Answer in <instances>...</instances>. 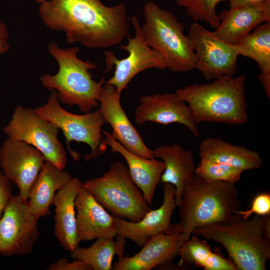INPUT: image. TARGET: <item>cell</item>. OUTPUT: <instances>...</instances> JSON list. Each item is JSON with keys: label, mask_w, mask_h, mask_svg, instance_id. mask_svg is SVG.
Here are the masks:
<instances>
[{"label": "cell", "mask_w": 270, "mask_h": 270, "mask_svg": "<svg viewBox=\"0 0 270 270\" xmlns=\"http://www.w3.org/2000/svg\"><path fill=\"white\" fill-rule=\"evenodd\" d=\"M265 0H228L230 8L250 6L259 4Z\"/></svg>", "instance_id": "obj_34"}, {"label": "cell", "mask_w": 270, "mask_h": 270, "mask_svg": "<svg viewBox=\"0 0 270 270\" xmlns=\"http://www.w3.org/2000/svg\"><path fill=\"white\" fill-rule=\"evenodd\" d=\"M144 22L141 26L146 42L158 52L166 68L183 72L196 68V58L192 42L184 33V26L170 11L150 1L144 6Z\"/></svg>", "instance_id": "obj_6"}, {"label": "cell", "mask_w": 270, "mask_h": 270, "mask_svg": "<svg viewBox=\"0 0 270 270\" xmlns=\"http://www.w3.org/2000/svg\"><path fill=\"white\" fill-rule=\"evenodd\" d=\"M245 81L244 74L224 76L211 83L186 86L176 93L188 104L196 124L202 122L243 124L248 120Z\"/></svg>", "instance_id": "obj_2"}, {"label": "cell", "mask_w": 270, "mask_h": 270, "mask_svg": "<svg viewBox=\"0 0 270 270\" xmlns=\"http://www.w3.org/2000/svg\"><path fill=\"white\" fill-rule=\"evenodd\" d=\"M34 110L62 132L68 150L74 160H79L80 155L71 149L72 141L86 144L90 147V152L84 156L85 162L96 158L106 151L108 145L102 131L106 122L99 109L82 114L70 112L60 106L57 92L53 90L46 102Z\"/></svg>", "instance_id": "obj_8"}, {"label": "cell", "mask_w": 270, "mask_h": 270, "mask_svg": "<svg viewBox=\"0 0 270 270\" xmlns=\"http://www.w3.org/2000/svg\"><path fill=\"white\" fill-rule=\"evenodd\" d=\"M262 218H244L234 214L228 220L195 228L192 234L212 240L226 250L239 270H265L270 258V240L261 232Z\"/></svg>", "instance_id": "obj_5"}, {"label": "cell", "mask_w": 270, "mask_h": 270, "mask_svg": "<svg viewBox=\"0 0 270 270\" xmlns=\"http://www.w3.org/2000/svg\"><path fill=\"white\" fill-rule=\"evenodd\" d=\"M82 187L113 216L120 218L136 222L150 210L128 168L121 162H112L102 176L82 182Z\"/></svg>", "instance_id": "obj_7"}, {"label": "cell", "mask_w": 270, "mask_h": 270, "mask_svg": "<svg viewBox=\"0 0 270 270\" xmlns=\"http://www.w3.org/2000/svg\"><path fill=\"white\" fill-rule=\"evenodd\" d=\"M188 36L192 42L196 55V68L206 80L234 76L240 56L234 44L222 40L214 32L198 22L190 25Z\"/></svg>", "instance_id": "obj_12"}, {"label": "cell", "mask_w": 270, "mask_h": 270, "mask_svg": "<svg viewBox=\"0 0 270 270\" xmlns=\"http://www.w3.org/2000/svg\"><path fill=\"white\" fill-rule=\"evenodd\" d=\"M243 171L236 168L201 159L195 174L207 182H224L235 184L240 178Z\"/></svg>", "instance_id": "obj_28"}, {"label": "cell", "mask_w": 270, "mask_h": 270, "mask_svg": "<svg viewBox=\"0 0 270 270\" xmlns=\"http://www.w3.org/2000/svg\"><path fill=\"white\" fill-rule=\"evenodd\" d=\"M260 226L262 235L265 238L270 240V214L262 218Z\"/></svg>", "instance_id": "obj_35"}, {"label": "cell", "mask_w": 270, "mask_h": 270, "mask_svg": "<svg viewBox=\"0 0 270 270\" xmlns=\"http://www.w3.org/2000/svg\"><path fill=\"white\" fill-rule=\"evenodd\" d=\"M134 112L138 124L152 122L163 125L177 123L186 126L194 136L200 135L198 124L186 103L176 93L144 95Z\"/></svg>", "instance_id": "obj_15"}, {"label": "cell", "mask_w": 270, "mask_h": 270, "mask_svg": "<svg viewBox=\"0 0 270 270\" xmlns=\"http://www.w3.org/2000/svg\"><path fill=\"white\" fill-rule=\"evenodd\" d=\"M102 134L112 152H118L124 158L131 178L142 191L148 204L151 205L156 186L165 168L164 162L134 154L114 140L111 134L106 131L102 132Z\"/></svg>", "instance_id": "obj_21"}, {"label": "cell", "mask_w": 270, "mask_h": 270, "mask_svg": "<svg viewBox=\"0 0 270 270\" xmlns=\"http://www.w3.org/2000/svg\"><path fill=\"white\" fill-rule=\"evenodd\" d=\"M48 270H90V266L84 262L74 260L68 262L66 258H62L58 260L52 264L47 268Z\"/></svg>", "instance_id": "obj_31"}, {"label": "cell", "mask_w": 270, "mask_h": 270, "mask_svg": "<svg viewBox=\"0 0 270 270\" xmlns=\"http://www.w3.org/2000/svg\"><path fill=\"white\" fill-rule=\"evenodd\" d=\"M234 214L244 218H248L254 214L263 216L270 214V194L268 192L259 193L254 198L249 209L239 210Z\"/></svg>", "instance_id": "obj_30"}, {"label": "cell", "mask_w": 270, "mask_h": 270, "mask_svg": "<svg viewBox=\"0 0 270 270\" xmlns=\"http://www.w3.org/2000/svg\"><path fill=\"white\" fill-rule=\"evenodd\" d=\"M82 186V182L76 177L58 190L54 197V234L60 245L70 252L79 246L76 220L75 200Z\"/></svg>", "instance_id": "obj_20"}, {"label": "cell", "mask_w": 270, "mask_h": 270, "mask_svg": "<svg viewBox=\"0 0 270 270\" xmlns=\"http://www.w3.org/2000/svg\"><path fill=\"white\" fill-rule=\"evenodd\" d=\"M77 234L79 241L116 236L115 216L111 215L84 187L76 200Z\"/></svg>", "instance_id": "obj_18"}, {"label": "cell", "mask_w": 270, "mask_h": 270, "mask_svg": "<svg viewBox=\"0 0 270 270\" xmlns=\"http://www.w3.org/2000/svg\"><path fill=\"white\" fill-rule=\"evenodd\" d=\"M10 49L8 34L6 25L0 20V55Z\"/></svg>", "instance_id": "obj_33"}, {"label": "cell", "mask_w": 270, "mask_h": 270, "mask_svg": "<svg viewBox=\"0 0 270 270\" xmlns=\"http://www.w3.org/2000/svg\"><path fill=\"white\" fill-rule=\"evenodd\" d=\"M130 21L134 29V36L130 37L128 35V42L120 46L122 50L127 52L128 56L118 59L113 52H104L105 72H108L114 66L115 68L113 76L106 81V84L114 86L120 94L140 72L151 68L161 70L166 68L161 55L146 42L137 16H132Z\"/></svg>", "instance_id": "obj_10"}, {"label": "cell", "mask_w": 270, "mask_h": 270, "mask_svg": "<svg viewBox=\"0 0 270 270\" xmlns=\"http://www.w3.org/2000/svg\"><path fill=\"white\" fill-rule=\"evenodd\" d=\"M34 0L37 3L40 4L42 2H43L45 0Z\"/></svg>", "instance_id": "obj_36"}, {"label": "cell", "mask_w": 270, "mask_h": 270, "mask_svg": "<svg viewBox=\"0 0 270 270\" xmlns=\"http://www.w3.org/2000/svg\"><path fill=\"white\" fill-rule=\"evenodd\" d=\"M176 207L180 222L172 224V232L192 235L197 228L228 220L242 205L235 184L207 182L194 174L185 184Z\"/></svg>", "instance_id": "obj_3"}, {"label": "cell", "mask_w": 270, "mask_h": 270, "mask_svg": "<svg viewBox=\"0 0 270 270\" xmlns=\"http://www.w3.org/2000/svg\"><path fill=\"white\" fill-rule=\"evenodd\" d=\"M120 94L114 86L106 84L99 100L98 109L106 123L112 128V137L134 154L146 158H155L153 150L145 144L123 110Z\"/></svg>", "instance_id": "obj_14"}, {"label": "cell", "mask_w": 270, "mask_h": 270, "mask_svg": "<svg viewBox=\"0 0 270 270\" xmlns=\"http://www.w3.org/2000/svg\"><path fill=\"white\" fill-rule=\"evenodd\" d=\"M38 12L50 30L63 31L68 44L80 42L85 47L108 48L128 36L126 8L112 6L100 0H45Z\"/></svg>", "instance_id": "obj_1"}, {"label": "cell", "mask_w": 270, "mask_h": 270, "mask_svg": "<svg viewBox=\"0 0 270 270\" xmlns=\"http://www.w3.org/2000/svg\"><path fill=\"white\" fill-rule=\"evenodd\" d=\"M176 190L174 185L164 183L162 205L151 210L139 221L132 222L115 216L116 236L130 240L142 247L151 237L160 233H170L171 218L176 208Z\"/></svg>", "instance_id": "obj_17"}, {"label": "cell", "mask_w": 270, "mask_h": 270, "mask_svg": "<svg viewBox=\"0 0 270 270\" xmlns=\"http://www.w3.org/2000/svg\"><path fill=\"white\" fill-rule=\"evenodd\" d=\"M240 55L256 62L258 78L270 98V22H264L234 44Z\"/></svg>", "instance_id": "obj_25"}, {"label": "cell", "mask_w": 270, "mask_h": 270, "mask_svg": "<svg viewBox=\"0 0 270 270\" xmlns=\"http://www.w3.org/2000/svg\"><path fill=\"white\" fill-rule=\"evenodd\" d=\"M214 32L222 40L235 44L263 22H270V0L254 6L224 10Z\"/></svg>", "instance_id": "obj_19"}, {"label": "cell", "mask_w": 270, "mask_h": 270, "mask_svg": "<svg viewBox=\"0 0 270 270\" xmlns=\"http://www.w3.org/2000/svg\"><path fill=\"white\" fill-rule=\"evenodd\" d=\"M200 159L228 165L242 171L260 168L263 160L258 152L231 144L221 138H206L200 143Z\"/></svg>", "instance_id": "obj_23"}, {"label": "cell", "mask_w": 270, "mask_h": 270, "mask_svg": "<svg viewBox=\"0 0 270 270\" xmlns=\"http://www.w3.org/2000/svg\"><path fill=\"white\" fill-rule=\"evenodd\" d=\"M126 238L116 236L104 237L88 248H80L70 252L74 260H80L88 264L92 270H112V262L115 254L118 258L124 256Z\"/></svg>", "instance_id": "obj_27"}, {"label": "cell", "mask_w": 270, "mask_h": 270, "mask_svg": "<svg viewBox=\"0 0 270 270\" xmlns=\"http://www.w3.org/2000/svg\"><path fill=\"white\" fill-rule=\"evenodd\" d=\"M178 265L202 268L204 270H236L232 261L220 252H212L206 241L192 234L182 246Z\"/></svg>", "instance_id": "obj_26"}, {"label": "cell", "mask_w": 270, "mask_h": 270, "mask_svg": "<svg viewBox=\"0 0 270 270\" xmlns=\"http://www.w3.org/2000/svg\"><path fill=\"white\" fill-rule=\"evenodd\" d=\"M72 177L68 172L46 160L29 192L28 201L30 212L38 218L50 214V207L56 192Z\"/></svg>", "instance_id": "obj_24"}, {"label": "cell", "mask_w": 270, "mask_h": 270, "mask_svg": "<svg viewBox=\"0 0 270 270\" xmlns=\"http://www.w3.org/2000/svg\"><path fill=\"white\" fill-rule=\"evenodd\" d=\"M191 235L182 232L160 233L150 238L142 250L132 256L118 258L114 270H150L169 264Z\"/></svg>", "instance_id": "obj_16"}, {"label": "cell", "mask_w": 270, "mask_h": 270, "mask_svg": "<svg viewBox=\"0 0 270 270\" xmlns=\"http://www.w3.org/2000/svg\"><path fill=\"white\" fill-rule=\"evenodd\" d=\"M224 0H176L179 6L186 9L188 15L193 20L206 22L215 29L220 24L216 8Z\"/></svg>", "instance_id": "obj_29"}, {"label": "cell", "mask_w": 270, "mask_h": 270, "mask_svg": "<svg viewBox=\"0 0 270 270\" xmlns=\"http://www.w3.org/2000/svg\"><path fill=\"white\" fill-rule=\"evenodd\" d=\"M46 160L38 150L22 141L7 138L0 148L1 171L26 200Z\"/></svg>", "instance_id": "obj_13"}, {"label": "cell", "mask_w": 270, "mask_h": 270, "mask_svg": "<svg viewBox=\"0 0 270 270\" xmlns=\"http://www.w3.org/2000/svg\"><path fill=\"white\" fill-rule=\"evenodd\" d=\"M153 152L155 158L162 159L164 163L165 168L160 180L163 184L169 183L174 186L176 206L181 200L185 184L195 174L196 167L194 154L178 144L161 146Z\"/></svg>", "instance_id": "obj_22"}, {"label": "cell", "mask_w": 270, "mask_h": 270, "mask_svg": "<svg viewBox=\"0 0 270 270\" xmlns=\"http://www.w3.org/2000/svg\"><path fill=\"white\" fill-rule=\"evenodd\" d=\"M8 138L24 142L38 150L46 160L60 170L67 164L66 150L59 140V128L34 110L17 106L8 124L2 128Z\"/></svg>", "instance_id": "obj_9"}, {"label": "cell", "mask_w": 270, "mask_h": 270, "mask_svg": "<svg viewBox=\"0 0 270 270\" xmlns=\"http://www.w3.org/2000/svg\"><path fill=\"white\" fill-rule=\"evenodd\" d=\"M47 50L56 60L58 70L53 75H42L40 80L42 86L49 90H55L59 102L70 106H76L84 113L99 106L105 78L96 82L89 72L98 66L88 60L80 59L78 46L61 48L52 42Z\"/></svg>", "instance_id": "obj_4"}, {"label": "cell", "mask_w": 270, "mask_h": 270, "mask_svg": "<svg viewBox=\"0 0 270 270\" xmlns=\"http://www.w3.org/2000/svg\"><path fill=\"white\" fill-rule=\"evenodd\" d=\"M12 182L6 178L0 170V220L12 196Z\"/></svg>", "instance_id": "obj_32"}, {"label": "cell", "mask_w": 270, "mask_h": 270, "mask_svg": "<svg viewBox=\"0 0 270 270\" xmlns=\"http://www.w3.org/2000/svg\"><path fill=\"white\" fill-rule=\"evenodd\" d=\"M38 219L30 212L28 200L20 194L12 196L0 220V255L30 253L40 236Z\"/></svg>", "instance_id": "obj_11"}]
</instances>
